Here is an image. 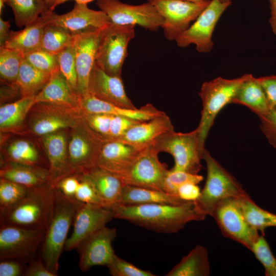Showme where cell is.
<instances>
[{"instance_id":"1","label":"cell","mask_w":276,"mask_h":276,"mask_svg":"<svg viewBox=\"0 0 276 276\" xmlns=\"http://www.w3.org/2000/svg\"><path fill=\"white\" fill-rule=\"evenodd\" d=\"M113 218L127 220L159 233L172 234L191 221L203 220L205 216L196 210L194 201L179 205L163 203L123 204L110 208Z\"/></svg>"},{"instance_id":"2","label":"cell","mask_w":276,"mask_h":276,"mask_svg":"<svg viewBox=\"0 0 276 276\" xmlns=\"http://www.w3.org/2000/svg\"><path fill=\"white\" fill-rule=\"evenodd\" d=\"M55 186L49 182L29 188L28 193L15 204L0 210V224L45 229L54 209Z\"/></svg>"},{"instance_id":"3","label":"cell","mask_w":276,"mask_h":276,"mask_svg":"<svg viewBox=\"0 0 276 276\" xmlns=\"http://www.w3.org/2000/svg\"><path fill=\"white\" fill-rule=\"evenodd\" d=\"M81 202L64 195L55 187L53 213L39 251L48 269L57 275L59 260L67 240L70 227Z\"/></svg>"},{"instance_id":"4","label":"cell","mask_w":276,"mask_h":276,"mask_svg":"<svg viewBox=\"0 0 276 276\" xmlns=\"http://www.w3.org/2000/svg\"><path fill=\"white\" fill-rule=\"evenodd\" d=\"M203 159L206 166L204 186L197 200L194 201L196 211L204 216H212L217 205L231 198L248 195L236 179L204 149Z\"/></svg>"},{"instance_id":"5","label":"cell","mask_w":276,"mask_h":276,"mask_svg":"<svg viewBox=\"0 0 276 276\" xmlns=\"http://www.w3.org/2000/svg\"><path fill=\"white\" fill-rule=\"evenodd\" d=\"M250 75L246 74L232 79L219 77L202 84L199 93L202 109L196 129L200 148L203 153L205 140L217 114L226 105L232 103L242 83Z\"/></svg>"},{"instance_id":"6","label":"cell","mask_w":276,"mask_h":276,"mask_svg":"<svg viewBox=\"0 0 276 276\" xmlns=\"http://www.w3.org/2000/svg\"><path fill=\"white\" fill-rule=\"evenodd\" d=\"M134 28L135 26L111 22L101 29L95 63L108 74L121 77L128 45L135 36Z\"/></svg>"},{"instance_id":"7","label":"cell","mask_w":276,"mask_h":276,"mask_svg":"<svg viewBox=\"0 0 276 276\" xmlns=\"http://www.w3.org/2000/svg\"><path fill=\"white\" fill-rule=\"evenodd\" d=\"M158 152L171 154L175 164L171 170L197 174L202 169L201 151L196 128L187 132L167 131L156 138L151 145Z\"/></svg>"},{"instance_id":"8","label":"cell","mask_w":276,"mask_h":276,"mask_svg":"<svg viewBox=\"0 0 276 276\" xmlns=\"http://www.w3.org/2000/svg\"><path fill=\"white\" fill-rule=\"evenodd\" d=\"M71 129L67 151L73 174H83L98 166L103 145L106 142L87 124L82 122Z\"/></svg>"},{"instance_id":"9","label":"cell","mask_w":276,"mask_h":276,"mask_svg":"<svg viewBox=\"0 0 276 276\" xmlns=\"http://www.w3.org/2000/svg\"><path fill=\"white\" fill-rule=\"evenodd\" d=\"M46 231L12 225L0 228V259H14L27 263L37 257Z\"/></svg>"},{"instance_id":"10","label":"cell","mask_w":276,"mask_h":276,"mask_svg":"<svg viewBox=\"0 0 276 276\" xmlns=\"http://www.w3.org/2000/svg\"><path fill=\"white\" fill-rule=\"evenodd\" d=\"M28 115L29 130L41 136L74 128L83 119V113L79 110L42 102L35 103Z\"/></svg>"},{"instance_id":"11","label":"cell","mask_w":276,"mask_h":276,"mask_svg":"<svg viewBox=\"0 0 276 276\" xmlns=\"http://www.w3.org/2000/svg\"><path fill=\"white\" fill-rule=\"evenodd\" d=\"M97 5L111 22L120 25H139L152 31L162 28L164 20L156 8L149 2L138 5L119 0H97Z\"/></svg>"},{"instance_id":"12","label":"cell","mask_w":276,"mask_h":276,"mask_svg":"<svg viewBox=\"0 0 276 276\" xmlns=\"http://www.w3.org/2000/svg\"><path fill=\"white\" fill-rule=\"evenodd\" d=\"M157 10L164 20L162 27L167 39L175 40L196 19L210 4V0L193 3L183 0H147Z\"/></svg>"},{"instance_id":"13","label":"cell","mask_w":276,"mask_h":276,"mask_svg":"<svg viewBox=\"0 0 276 276\" xmlns=\"http://www.w3.org/2000/svg\"><path fill=\"white\" fill-rule=\"evenodd\" d=\"M231 4L220 0H211L195 22L176 39L177 45L186 48L193 44L199 53L210 52L213 47L212 36L215 27Z\"/></svg>"},{"instance_id":"14","label":"cell","mask_w":276,"mask_h":276,"mask_svg":"<svg viewBox=\"0 0 276 276\" xmlns=\"http://www.w3.org/2000/svg\"><path fill=\"white\" fill-rule=\"evenodd\" d=\"M211 216L224 236L239 243L249 250L260 235L259 231L248 223L235 198L220 202Z\"/></svg>"},{"instance_id":"15","label":"cell","mask_w":276,"mask_h":276,"mask_svg":"<svg viewBox=\"0 0 276 276\" xmlns=\"http://www.w3.org/2000/svg\"><path fill=\"white\" fill-rule=\"evenodd\" d=\"M158 153L152 145L146 147L121 179L124 183L164 192V183L168 170L159 161Z\"/></svg>"},{"instance_id":"16","label":"cell","mask_w":276,"mask_h":276,"mask_svg":"<svg viewBox=\"0 0 276 276\" xmlns=\"http://www.w3.org/2000/svg\"><path fill=\"white\" fill-rule=\"evenodd\" d=\"M40 16L46 24L61 27L73 35L101 29L111 22L102 11L91 9L87 4L76 2L73 9L66 13L59 15L49 9Z\"/></svg>"},{"instance_id":"17","label":"cell","mask_w":276,"mask_h":276,"mask_svg":"<svg viewBox=\"0 0 276 276\" xmlns=\"http://www.w3.org/2000/svg\"><path fill=\"white\" fill-rule=\"evenodd\" d=\"M112 218L110 208L82 203L76 213L73 231L66 241L64 250L76 249L87 238L106 226Z\"/></svg>"},{"instance_id":"18","label":"cell","mask_w":276,"mask_h":276,"mask_svg":"<svg viewBox=\"0 0 276 276\" xmlns=\"http://www.w3.org/2000/svg\"><path fill=\"white\" fill-rule=\"evenodd\" d=\"M116 236L115 228L105 226L85 240L76 249L80 270L86 271L95 266H107L116 254L112 243Z\"/></svg>"},{"instance_id":"19","label":"cell","mask_w":276,"mask_h":276,"mask_svg":"<svg viewBox=\"0 0 276 276\" xmlns=\"http://www.w3.org/2000/svg\"><path fill=\"white\" fill-rule=\"evenodd\" d=\"M101 29H93L74 35L73 45L77 75V93L80 97L88 93L89 79L95 63L96 48Z\"/></svg>"},{"instance_id":"20","label":"cell","mask_w":276,"mask_h":276,"mask_svg":"<svg viewBox=\"0 0 276 276\" xmlns=\"http://www.w3.org/2000/svg\"><path fill=\"white\" fill-rule=\"evenodd\" d=\"M88 91L95 97L116 106L136 108L126 95L122 77L108 74L95 63L90 75Z\"/></svg>"},{"instance_id":"21","label":"cell","mask_w":276,"mask_h":276,"mask_svg":"<svg viewBox=\"0 0 276 276\" xmlns=\"http://www.w3.org/2000/svg\"><path fill=\"white\" fill-rule=\"evenodd\" d=\"M146 147L134 146L121 141L106 142L100 152L98 166L121 179Z\"/></svg>"},{"instance_id":"22","label":"cell","mask_w":276,"mask_h":276,"mask_svg":"<svg viewBox=\"0 0 276 276\" xmlns=\"http://www.w3.org/2000/svg\"><path fill=\"white\" fill-rule=\"evenodd\" d=\"M42 144L49 161L50 181L55 185L63 177L73 174L68 161L65 131L42 136Z\"/></svg>"},{"instance_id":"23","label":"cell","mask_w":276,"mask_h":276,"mask_svg":"<svg viewBox=\"0 0 276 276\" xmlns=\"http://www.w3.org/2000/svg\"><path fill=\"white\" fill-rule=\"evenodd\" d=\"M80 109L82 113L110 114L140 122L151 120L164 113L150 103L139 109L125 108L100 100L89 93L80 97Z\"/></svg>"},{"instance_id":"24","label":"cell","mask_w":276,"mask_h":276,"mask_svg":"<svg viewBox=\"0 0 276 276\" xmlns=\"http://www.w3.org/2000/svg\"><path fill=\"white\" fill-rule=\"evenodd\" d=\"M174 130L170 118L164 112L151 120L133 125L117 141L145 147L151 145L162 134Z\"/></svg>"},{"instance_id":"25","label":"cell","mask_w":276,"mask_h":276,"mask_svg":"<svg viewBox=\"0 0 276 276\" xmlns=\"http://www.w3.org/2000/svg\"><path fill=\"white\" fill-rule=\"evenodd\" d=\"M48 103L80 109V97L74 91L59 70L53 73L35 98V103ZM82 112V111H81Z\"/></svg>"},{"instance_id":"26","label":"cell","mask_w":276,"mask_h":276,"mask_svg":"<svg viewBox=\"0 0 276 276\" xmlns=\"http://www.w3.org/2000/svg\"><path fill=\"white\" fill-rule=\"evenodd\" d=\"M0 177L28 188L45 185L50 181L48 168L12 162H3Z\"/></svg>"},{"instance_id":"27","label":"cell","mask_w":276,"mask_h":276,"mask_svg":"<svg viewBox=\"0 0 276 276\" xmlns=\"http://www.w3.org/2000/svg\"><path fill=\"white\" fill-rule=\"evenodd\" d=\"M82 174L93 183L105 207L109 208L120 202L125 185L120 178L98 166Z\"/></svg>"},{"instance_id":"28","label":"cell","mask_w":276,"mask_h":276,"mask_svg":"<svg viewBox=\"0 0 276 276\" xmlns=\"http://www.w3.org/2000/svg\"><path fill=\"white\" fill-rule=\"evenodd\" d=\"M249 108L259 117L271 109L265 93L258 78L251 74L241 85L232 103Z\"/></svg>"},{"instance_id":"29","label":"cell","mask_w":276,"mask_h":276,"mask_svg":"<svg viewBox=\"0 0 276 276\" xmlns=\"http://www.w3.org/2000/svg\"><path fill=\"white\" fill-rule=\"evenodd\" d=\"M46 23L40 16L21 30L11 31L3 47L22 54L40 48L42 34Z\"/></svg>"},{"instance_id":"30","label":"cell","mask_w":276,"mask_h":276,"mask_svg":"<svg viewBox=\"0 0 276 276\" xmlns=\"http://www.w3.org/2000/svg\"><path fill=\"white\" fill-rule=\"evenodd\" d=\"M35 96L21 97L0 107V129L3 132H15L22 129L24 123L35 104Z\"/></svg>"},{"instance_id":"31","label":"cell","mask_w":276,"mask_h":276,"mask_svg":"<svg viewBox=\"0 0 276 276\" xmlns=\"http://www.w3.org/2000/svg\"><path fill=\"white\" fill-rule=\"evenodd\" d=\"M186 202L177 195L164 191L125 185L119 203L127 205L148 203L179 205Z\"/></svg>"},{"instance_id":"32","label":"cell","mask_w":276,"mask_h":276,"mask_svg":"<svg viewBox=\"0 0 276 276\" xmlns=\"http://www.w3.org/2000/svg\"><path fill=\"white\" fill-rule=\"evenodd\" d=\"M210 273L208 251L204 246L197 245L165 275L208 276Z\"/></svg>"},{"instance_id":"33","label":"cell","mask_w":276,"mask_h":276,"mask_svg":"<svg viewBox=\"0 0 276 276\" xmlns=\"http://www.w3.org/2000/svg\"><path fill=\"white\" fill-rule=\"evenodd\" d=\"M237 203L248 223L264 235L268 227L276 226V214L257 205L247 195L236 198Z\"/></svg>"},{"instance_id":"34","label":"cell","mask_w":276,"mask_h":276,"mask_svg":"<svg viewBox=\"0 0 276 276\" xmlns=\"http://www.w3.org/2000/svg\"><path fill=\"white\" fill-rule=\"evenodd\" d=\"M51 76V74L35 68L24 59L16 82L20 89L21 97L36 96L47 84Z\"/></svg>"},{"instance_id":"35","label":"cell","mask_w":276,"mask_h":276,"mask_svg":"<svg viewBox=\"0 0 276 276\" xmlns=\"http://www.w3.org/2000/svg\"><path fill=\"white\" fill-rule=\"evenodd\" d=\"M6 4L11 8L18 27L31 23L49 9L42 0H6Z\"/></svg>"},{"instance_id":"36","label":"cell","mask_w":276,"mask_h":276,"mask_svg":"<svg viewBox=\"0 0 276 276\" xmlns=\"http://www.w3.org/2000/svg\"><path fill=\"white\" fill-rule=\"evenodd\" d=\"M74 35L58 26L46 24L42 32L40 48L58 55L72 44Z\"/></svg>"},{"instance_id":"37","label":"cell","mask_w":276,"mask_h":276,"mask_svg":"<svg viewBox=\"0 0 276 276\" xmlns=\"http://www.w3.org/2000/svg\"><path fill=\"white\" fill-rule=\"evenodd\" d=\"M23 59L22 53L6 48H0V76L2 84L16 82Z\"/></svg>"},{"instance_id":"38","label":"cell","mask_w":276,"mask_h":276,"mask_svg":"<svg viewBox=\"0 0 276 276\" xmlns=\"http://www.w3.org/2000/svg\"><path fill=\"white\" fill-rule=\"evenodd\" d=\"M4 162L41 166L36 149L30 142L24 140H18L9 145Z\"/></svg>"},{"instance_id":"39","label":"cell","mask_w":276,"mask_h":276,"mask_svg":"<svg viewBox=\"0 0 276 276\" xmlns=\"http://www.w3.org/2000/svg\"><path fill=\"white\" fill-rule=\"evenodd\" d=\"M24 59L37 70L50 74L59 70L57 55L38 48L23 54Z\"/></svg>"},{"instance_id":"40","label":"cell","mask_w":276,"mask_h":276,"mask_svg":"<svg viewBox=\"0 0 276 276\" xmlns=\"http://www.w3.org/2000/svg\"><path fill=\"white\" fill-rule=\"evenodd\" d=\"M250 250L260 262L266 276H276V258L272 254L264 235H259Z\"/></svg>"},{"instance_id":"41","label":"cell","mask_w":276,"mask_h":276,"mask_svg":"<svg viewBox=\"0 0 276 276\" xmlns=\"http://www.w3.org/2000/svg\"><path fill=\"white\" fill-rule=\"evenodd\" d=\"M57 56L59 71L72 89L77 93V75L73 42L72 44L59 53Z\"/></svg>"},{"instance_id":"42","label":"cell","mask_w":276,"mask_h":276,"mask_svg":"<svg viewBox=\"0 0 276 276\" xmlns=\"http://www.w3.org/2000/svg\"><path fill=\"white\" fill-rule=\"evenodd\" d=\"M29 188L16 182L1 178L0 210L8 208L21 200Z\"/></svg>"},{"instance_id":"43","label":"cell","mask_w":276,"mask_h":276,"mask_svg":"<svg viewBox=\"0 0 276 276\" xmlns=\"http://www.w3.org/2000/svg\"><path fill=\"white\" fill-rule=\"evenodd\" d=\"M203 179V177L198 174L168 170L164 181V191L169 194L178 196L177 190L181 185L187 182L197 185L202 181Z\"/></svg>"},{"instance_id":"44","label":"cell","mask_w":276,"mask_h":276,"mask_svg":"<svg viewBox=\"0 0 276 276\" xmlns=\"http://www.w3.org/2000/svg\"><path fill=\"white\" fill-rule=\"evenodd\" d=\"M107 267L112 276H155L150 271L140 269L116 254Z\"/></svg>"},{"instance_id":"45","label":"cell","mask_w":276,"mask_h":276,"mask_svg":"<svg viewBox=\"0 0 276 276\" xmlns=\"http://www.w3.org/2000/svg\"><path fill=\"white\" fill-rule=\"evenodd\" d=\"M79 175V183L74 199L83 203L104 206L91 181L82 174Z\"/></svg>"},{"instance_id":"46","label":"cell","mask_w":276,"mask_h":276,"mask_svg":"<svg viewBox=\"0 0 276 276\" xmlns=\"http://www.w3.org/2000/svg\"><path fill=\"white\" fill-rule=\"evenodd\" d=\"M259 118L262 131L268 143L276 149V107L271 108L267 113Z\"/></svg>"},{"instance_id":"47","label":"cell","mask_w":276,"mask_h":276,"mask_svg":"<svg viewBox=\"0 0 276 276\" xmlns=\"http://www.w3.org/2000/svg\"><path fill=\"white\" fill-rule=\"evenodd\" d=\"M27 264V263L17 259L1 260L0 276L25 275Z\"/></svg>"},{"instance_id":"48","label":"cell","mask_w":276,"mask_h":276,"mask_svg":"<svg viewBox=\"0 0 276 276\" xmlns=\"http://www.w3.org/2000/svg\"><path fill=\"white\" fill-rule=\"evenodd\" d=\"M79 181V174H73L63 177L55 186L64 195L74 199Z\"/></svg>"},{"instance_id":"49","label":"cell","mask_w":276,"mask_h":276,"mask_svg":"<svg viewBox=\"0 0 276 276\" xmlns=\"http://www.w3.org/2000/svg\"><path fill=\"white\" fill-rule=\"evenodd\" d=\"M262 86L271 109L276 107V75L258 78Z\"/></svg>"},{"instance_id":"50","label":"cell","mask_w":276,"mask_h":276,"mask_svg":"<svg viewBox=\"0 0 276 276\" xmlns=\"http://www.w3.org/2000/svg\"><path fill=\"white\" fill-rule=\"evenodd\" d=\"M25 276H56L50 271L42 261L40 256L36 257L26 266Z\"/></svg>"},{"instance_id":"51","label":"cell","mask_w":276,"mask_h":276,"mask_svg":"<svg viewBox=\"0 0 276 276\" xmlns=\"http://www.w3.org/2000/svg\"><path fill=\"white\" fill-rule=\"evenodd\" d=\"M200 194L199 187L192 182L182 184L177 190L178 196L185 201H195L198 199Z\"/></svg>"},{"instance_id":"52","label":"cell","mask_w":276,"mask_h":276,"mask_svg":"<svg viewBox=\"0 0 276 276\" xmlns=\"http://www.w3.org/2000/svg\"><path fill=\"white\" fill-rule=\"evenodd\" d=\"M10 24L9 21H5L0 18V48L3 47L7 41L10 33Z\"/></svg>"},{"instance_id":"53","label":"cell","mask_w":276,"mask_h":276,"mask_svg":"<svg viewBox=\"0 0 276 276\" xmlns=\"http://www.w3.org/2000/svg\"><path fill=\"white\" fill-rule=\"evenodd\" d=\"M270 16L269 19L271 29L276 35V0H269Z\"/></svg>"},{"instance_id":"54","label":"cell","mask_w":276,"mask_h":276,"mask_svg":"<svg viewBox=\"0 0 276 276\" xmlns=\"http://www.w3.org/2000/svg\"><path fill=\"white\" fill-rule=\"evenodd\" d=\"M70 0H55V2L52 6L51 10L54 11L55 8L58 5ZM75 1L76 3L87 4L88 3L93 1L94 0H73Z\"/></svg>"},{"instance_id":"55","label":"cell","mask_w":276,"mask_h":276,"mask_svg":"<svg viewBox=\"0 0 276 276\" xmlns=\"http://www.w3.org/2000/svg\"><path fill=\"white\" fill-rule=\"evenodd\" d=\"M48 6L50 10L51 9L52 6H53L55 0H42Z\"/></svg>"},{"instance_id":"56","label":"cell","mask_w":276,"mask_h":276,"mask_svg":"<svg viewBox=\"0 0 276 276\" xmlns=\"http://www.w3.org/2000/svg\"><path fill=\"white\" fill-rule=\"evenodd\" d=\"M5 4H6V0H0V15L2 14Z\"/></svg>"},{"instance_id":"57","label":"cell","mask_w":276,"mask_h":276,"mask_svg":"<svg viewBox=\"0 0 276 276\" xmlns=\"http://www.w3.org/2000/svg\"><path fill=\"white\" fill-rule=\"evenodd\" d=\"M183 1L191 2L193 3H200L203 2L204 0H183Z\"/></svg>"},{"instance_id":"58","label":"cell","mask_w":276,"mask_h":276,"mask_svg":"<svg viewBox=\"0 0 276 276\" xmlns=\"http://www.w3.org/2000/svg\"><path fill=\"white\" fill-rule=\"evenodd\" d=\"M222 2H232V0H220Z\"/></svg>"}]
</instances>
